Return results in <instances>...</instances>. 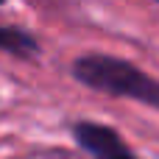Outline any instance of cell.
<instances>
[{
    "label": "cell",
    "mask_w": 159,
    "mask_h": 159,
    "mask_svg": "<svg viewBox=\"0 0 159 159\" xmlns=\"http://www.w3.org/2000/svg\"><path fill=\"white\" fill-rule=\"evenodd\" d=\"M75 137L78 143L95 154L98 159H134L129 145L120 140L117 131L106 129V126H98V123H78L75 126Z\"/></svg>",
    "instance_id": "2"
},
{
    "label": "cell",
    "mask_w": 159,
    "mask_h": 159,
    "mask_svg": "<svg viewBox=\"0 0 159 159\" xmlns=\"http://www.w3.org/2000/svg\"><path fill=\"white\" fill-rule=\"evenodd\" d=\"M73 70H75V78L92 89L134 98L140 103L159 109V81L145 75L143 70L131 67L129 61H120L112 56H84L75 61Z\"/></svg>",
    "instance_id": "1"
},
{
    "label": "cell",
    "mask_w": 159,
    "mask_h": 159,
    "mask_svg": "<svg viewBox=\"0 0 159 159\" xmlns=\"http://www.w3.org/2000/svg\"><path fill=\"white\" fill-rule=\"evenodd\" d=\"M0 50H8V53H17V56H25V53H34L36 45H34V39L25 36L22 31L0 28Z\"/></svg>",
    "instance_id": "3"
}]
</instances>
